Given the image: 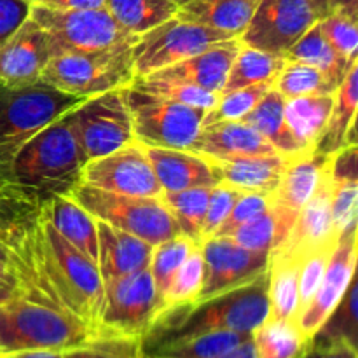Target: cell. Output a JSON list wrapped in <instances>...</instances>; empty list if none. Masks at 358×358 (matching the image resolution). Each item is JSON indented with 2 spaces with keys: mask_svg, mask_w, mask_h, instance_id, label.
<instances>
[{
  "mask_svg": "<svg viewBox=\"0 0 358 358\" xmlns=\"http://www.w3.org/2000/svg\"><path fill=\"white\" fill-rule=\"evenodd\" d=\"M334 343H348L358 348V289L355 278L350 283L341 303L313 336L311 348L329 346Z\"/></svg>",
  "mask_w": 358,
  "mask_h": 358,
  "instance_id": "37",
  "label": "cell"
},
{
  "mask_svg": "<svg viewBox=\"0 0 358 358\" xmlns=\"http://www.w3.org/2000/svg\"><path fill=\"white\" fill-rule=\"evenodd\" d=\"M303 262L269 255L268 261V318L287 320L296 317L299 304V271Z\"/></svg>",
  "mask_w": 358,
  "mask_h": 358,
  "instance_id": "33",
  "label": "cell"
},
{
  "mask_svg": "<svg viewBox=\"0 0 358 358\" xmlns=\"http://www.w3.org/2000/svg\"><path fill=\"white\" fill-rule=\"evenodd\" d=\"M87 98L56 90L44 80L24 86L0 84V168L10 170L14 154L63 114Z\"/></svg>",
  "mask_w": 358,
  "mask_h": 358,
  "instance_id": "6",
  "label": "cell"
},
{
  "mask_svg": "<svg viewBox=\"0 0 358 358\" xmlns=\"http://www.w3.org/2000/svg\"><path fill=\"white\" fill-rule=\"evenodd\" d=\"M329 13H343L358 20V0H329Z\"/></svg>",
  "mask_w": 358,
  "mask_h": 358,
  "instance_id": "54",
  "label": "cell"
},
{
  "mask_svg": "<svg viewBox=\"0 0 358 358\" xmlns=\"http://www.w3.org/2000/svg\"><path fill=\"white\" fill-rule=\"evenodd\" d=\"M357 229L341 234L325 268L320 287L306 308L294 318L308 339H313L329 315L341 303L350 283L355 278L357 268Z\"/></svg>",
  "mask_w": 358,
  "mask_h": 358,
  "instance_id": "18",
  "label": "cell"
},
{
  "mask_svg": "<svg viewBox=\"0 0 358 358\" xmlns=\"http://www.w3.org/2000/svg\"><path fill=\"white\" fill-rule=\"evenodd\" d=\"M334 100L336 93L285 100L283 105L285 124L304 152L317 149L318 140L331 117Z\"/></svg>",
  "mask_w": 358,
  "mask_h": 358,
  "instance_id": "28",
  "label": "cell"
},
{
  "mask_svg": "<svg viewBox=\"0 0 358 358\" xmlns=\"http://www.w3.org/2000/svg\"><path fill=\"white\" fill-rule=\"evenodd\" d=\"M98 269L103 282L149 268L152 245L96 220Z\"/></svg>",
  "mask_w": 358,
  "mask_h": 358,
  "instance_id": "23",
  "label": "cell"
},
{
  "mask_svg": "<svg viewBox=\"0 0 358 358\" xmlns=\"http://www.w3.org/2000/svg\"><path fill=\"white\" fill-rule=\"evenodd\" d=\"M159 315L149 268L103 282L98 336L143 339Z\"/></svg>",
  "mask_w": 358,
  "mask_h": 358,
  "instance_id": "11",
  "label": "cell"
},
{
  "mask_svg": "<svg viewBox=\"0 0 358 358\" xmlns=\"http://www.w3.org/2000/svg\"><path fill=\"white\" fill-rule=\"evenodd\" d=\"M196 245L199 243L192 241L191 238L184 236V234H177V236L170 238V240L163 241V243L156 245V247L152 248L149 271L150 275H152L154 287H156L159 311L161 303H163L164 294H166L171 280L177 275V271L180 269V266L184 264L185 259L189 257V254L194 250ZM157 317H159V315H157Z\"/></svg>",
  "mask_w": 358,
  "mask_h": 358,
  "instance_id": "39",
  "label": "cell"
},
{
  "mask_svg": "<svg viewBox=\"0 0 358 358\" xmlns=\"http://www.w3.org/2000/svg\"><path fill=\"white\" fill-rule=\"evenodd\" d=\"M145 152L163 192L213 187L219 184V173L212 161L191 150L145 147Z\"/></svg>",
  "mask_w": 358,
  "mask_h": 358,
  "instance_id": "21",
  "label": "cell"
},
{
  "mask_svg": "<svg viewBox=\"0 0 358 358\" xmlns=\"http://www.w3.org/2000/svg\"><path fill=\"white\" fill-rule=\"evenodd\" d=\"M304 358H358V348L348 343H334L329 346H313Z\"/></svg>",
  "mask_w": 358,
  "mask_h": 358,
  "instance_id": "53",
  "label": "cell"
},
{
  "mask_svg": "<svg viewBox=\"0 0 358 358\" xmlns=\"http://www.w3.org/2000/svg\"><path fill=\"white\" fill-rule=\"evenodd\" d=\"M234 38L226 31L212 30L203 24L173 16L145 31L133 45L135 77H145L161 69L198 55L215 42Z\"/></svg>",
  "mask_w": 358,
  "mask_h": 358,
  "instance_id": "13",
  "label": "cell"
},
{
  "mask_svg": "<svg viewBox=\"0 0 358 358\" xmlns=\"http://www.w3.org/2000/svg\"><path fill=\"white\" fill-rule=\"evenodd\" d=\"M332 177L331 161L325 168L317 191L313 192L306 205L299 210L292 229L289 231L285 240L273 248L269 255L290 257L303 262L317 250L324 247H336L339 238L336 236L332 226Z\"/></svg>",
  "mask_w": 358,
  "mask_h": 358,
  "instance_id": "17",
  "label": "cell"
},
{
  "mask_svg": "<svg viewBox=\"0 0 358 358\" xmlns=\"http://www.w3.org/2000/svg\"><path fill=\"white\" fill-rule=\"evenodd\" d=\"M133 45L56 55L45 65L42 80L83 98L121 90L135 80Z\"/></svg>",
  "mask_w": 358,
  "mask_h": 358,
  "instance_id": "8",
  "label": "cell"
},
{
  "mask_svg": "<svg viewBox=\"0 0 358 358\" xmlns=\"http://www.w3.org/2000/svg\"><path fill=\"white\" fill-rule=\"evenodd\" d=\"M30 17L44 30L52 56L133 45L138 41L136 35L119 27L105 7L55 10L31 6Z\"/></svg>",
  "mask_w": 358,
  "mask_h": 358,
  "instance_id": "10",
  "label": "cell"
},
{
  "mask_svg": "<svg viewBox=\"0 0 358 358\" xmlns=\"http://www.w3.org/2000/svg\"><path fill=\"white\" fill-rule=\"evenodd\" d=\"M358 105V62L353 63L352 69L345 76L343 83L336 90L334 107L331 117L325 124L324 133L317 143V152L324 156H332L343 147H346L348 129L355 124Z\"/></svg>",
  "mask_w": 358,
  "mask_h": 358,
  "instance_id": "29",
  "label": "cell"
},
{
  "mask_svg": "<svg viewBox=\"0 0 358 358\" xmlns=\"http://www.w3.org/2000/svg\"><path fill=\"white\" fill-rule=\"evenodd\" d=\"M62 358H145L142 339L96 336L84 345L62 353Z\"/></svg>",
  "mask_w": 358,
  "mask_h": 358,
  "instance_id": "45",
  "label": "cell"
},
{
  "mask_svg": "<svg viewBox=\"0 0 358 358\" xmlns=\"http://www.w3.org/2000/svg\"><path fill=\"white\" fill-rule=\"evenodd\" d=\"M66 196L79 203L96 220L133 234L152 247L180 234L177 220L159 198L117 194L77 184Z\"/></svg>",
  "mask_w": 358,
  "mask_h": 358,
  "instance_id": "7",
  "label": "cell"
},
{
  "mask_svg": "<svg viewBox=\"0 0 358 358\" xmlns=\"http://www.w3.org/2000/svg\"><path fill=\"white\" fill-rule=\"evenodd\" d=\"M122 90L124 87L96 94L72 108L73 126L86 163L135 142Z\"/></svg>",
  "mask_w": 358,
  "mask_h": 358,
  "instance_id": "12",
  "label": "cell"
},
{
  "mask_svg": "<svg viewBox=\"0 0 358 358\" xmlns=\"http://www.w3.org/2000/svg\"><path fill=\"white\" fill-rule=\"evenodd\" d=\"M52 58L44 30L28 17L9 38L0 44V84L24 86L42 79Z\"/></svg>",
  "mask_w": 358,
  "mask_h": 358,
  "instance_id": "19",
  "label": "cell"
},
{
  "mask_svg": "<svg viewBox=\"0 0 358 358\" xmlns=\"http://www.w3.org/2000/svg\"><path fill=\"white\" fill-rule=\"evenodd\" d=\"M23 292L16 280H0V304Z\"/></svg>",
  "mask_w": 358,
  "mask_h": 358,
  "instance_id": "56",
  "label": "cell"
},
{
  "mask_svg": "<svg viewBox=\"0 0 358 358\" xmlns=\"http://www.w3.org/2000/svg\"><path fill=\"white\" fill-rule=\"evenodd\" d=\"M331 156L311 150L287 159L278 187L269 194V201L276 206L299 213L308 199L317 191Z\"/></svg>",
  "mask_w": 358,
  "mask_h": 358,
  "instance_id": "25",
  "label": "cell"
},
{
  "mask_svg": "<svg viewBox=\"0 0 358 358\" xmlns=\"http://www.w3.org/2000/svg\"><path fill=\"white\" fill-rule=\"evenodd\" d=\"M135 142L156 149L189 150L203 126L206 110L145 93L133 86L124 90Z\"/></svg>",
  "mask_w": 358,
  "mask_h": 358,
  "instance_id": "9",
  "label": "cell"
},
{
  "mask_svg": "<svg viewBox=\"0 0 358 358\" xmlns=\"http://www.w3.org/2000/svg\"><path fill=\"white\" fill-rule=\"evenodd\" d=\"M358 20L343 13H329L318 21L324 37L348 62L358 59Z\"/></svg>",
  "mask_w": 358,
  "mask_h": 358,
  "instance_id": "46",
  "label": "cell"
},
{
  "mask_svg": "<svg viewBox=\"0 0 358 358\" xmlns=\"http://www.w3.org/2000/svg\"><path fill=\"white\" fill-rule=\"evenodd\" d=\"M0 280H16V276H14L10 266L3 264V262H0ZM16 282H17V280H16Z\"/></svg>",
  "mask_w": 358,
  "mask_h": 358,
  "instance_id": "59",
  "label": "cell"
},
{
  "mask_svg": "<svg viewBox=\"0 0 358 358\" xmlns=\"http://www.w3.org/2000/svg\"><path fill=\"white\" fill-rule=\"evenodd\" d=\"M217 358H255V350H254V343H252V336L247 339V341H243L241 345H238L234 350H231V352L224 353V355H220Z\"/></svg>",
  "mask_w": 358,
  "mask_h": 358,
  "instance_id": "55",
  "label": "cell"
},
{
  "mask_svg": "<svg viewBox=\"0 0 358 358\" xmlns=\"http://www.w3.org/2000/svg\"><path fill=\"white\" fill-rule=\"evenodd\" d=\"M271 201H269V194H261V192H243L234 203L233 210H231L229 217L226 222L219 227L213 236H229L234 229H238L243 224L250 222L255 217L264 213L269 208Z\"/></svg>",
  "mask_w": 358,
  "mask_h": 358,
  "instance_id": "50",
  "label": "cell"
},
{
  "mask_svg": "<svg viewBox=\"0 0 358 358\" xmlns=\"http://www.w3.org/2000/svg\"><path fill=\"white\" fill-rule=\"evenodd\" d=\"M315 7L318 9V13L322 14V17L329 13V0H310Z\"/></svg>",
  "mask_w": 358,
  "mask_h": 358,
  "instance_id": "60",
  "label": "cell"
},
{
  "mask_svg": "<svg viewBox=\"0 0 358 358\" xmlns=\"http://www.w3.org/2000/svg\"><path fill=\"white\" fill-rule=\"evenodd\" d=\"M189 150L203 157L275 156L276 149L243 121L203 122Z\"/></svg>",
  "mask_w": 358,
  "mask_h": 358,
  "instance_id": "22",
  "label": "cell"
},
{
  "mask_svg": "<svg viewBox=\"0 0 358 358\" xmlns=\"http://www.w3.org/2000/svg\"><path fill=\"white\" fill-rule=\"evenodd\" d=\"M296 219L297 213L271 203L264 213L234 229L229 238L250 250L271 252L285 240Z\"/></svg>",
  "mask_w": 358,
  "mask_h": 358,
  "instance_id": "34",
  "label": "cell"
},
{
  "mask_svg": "<svg viewBox=\"0 0 358 358\" xmlns=\"http://www.w3.org/2000/svg\"><path fill=\"white\" fill-rule=\"evenodd\" d=\"M96 336L70 311L23 292L0 304V357L24 352H66Z\"/></svg>",
  "mask_w": 358,
  "mask_h": 358,
  "instance_id": "2",
  "label": "cell"
},
{
  "mask_svg": "<svg viewBox=\"0 0 358 358\" xmlns=\"http://www.w3.org/2000/svg\"><path fill=\"white\" fill-rule=\"evenodd\" d=\"M241 194L243 192L231 187V185L222 184V182H219V184L210 189L208 206H206L205 222H203L201 241L206 240V238H212L219 231V227L226 222L234 203L238 201Z\"/></svg>",
  "mask_w": 358,
  "mask_h": 358,
  "instance_id": "48",
  "label": "cell"
},
{
  "mask_svg": "<svg viewBox=\"0 0 358 358\" xmlns=\"http://www.w3.org/2000/svg\"><path fill=\"white\" fill-rule=\"evenodd\" d=\"M273 90V83H261L254 86L240 87V90L222 93L215 107L206 112L203 122L213 121H241L245 115L250 114L255 105Z\"/></svg>",
  "mask_w": 358,
  "mask_h": 358,
  "instance_id": "44",
  "label": "cell"
},
{
  "mask_svg": "<svg viewBox=\"0 0 358 358\" xmlns=\"http://www.w3.org/2000/svg\"><path fill=\"white\" fill-rule=\"evenodd\" d=\"M0 262L10 266V269H13V273H14V255H13V252H10L9 248H7L6 245H2V243H0Z\"/></svg>",
  "mask_w": 358,
  "mask_h": 358,
  "instance_id": "58",
  "label": "cell"
},
{
  "mask_svg": "<svg viewBox=\"0 0 358 358\" xmlns=\"http://www.w3.org/2000/svg\"><path fill=\"white\" fill-rule=\"evenodd\" d=\"M205 259V282L199 299L238 289L268 271L269 252L245 248L229 236H212L199 243Z\"/></svg>",
  "mask_w": 358,
  "mask_h": 358,
  "instance_id": "16",
  "label": "cell"
},
{
  "mask_svg": "<svg viewBox=\"0 0 358 358\" xmlns=\"http://www.w3.org/2000/svg\"><path fill=\"white\" fill-rule=\"evenodd\" d=\"M129 86L145 91V93L156 94V96L168 98V100L177 101V103L187 105V107L203 108L206 112L215 107L220 96V94L210 93V91L191 86V84L170 83V80L154 79V77H135V80Z\"/></svg>",
  "mask_w": 358,
  "mask_h": 358,
  "instance_id": "43",
  "label": "cell"
},
{
  "mask_svg": "<svg viewBox=\"0 0 358 358\" xmlns=\"http://www.w3.org/2000/svg\"><path fill=\"white\" fill-rule=\"evenodd\" d=\"M30 0H0V44L30 17Z\"/></svg>",
  "mask_w": 358,
  "mask_h": 358,
  "instance_id": "51",
  "label": "cell"
},
{
  "mask_svg": "<svg viewBox=\"0 0 358 358\" xmlns=\"http://www.w3.org/2000/svg\"><path fill=\"white\" fill-rule=\"evenodd\" d=\"M105 9L119 27L140 37L171 20L178 7L173 0H105Z\"/></svg>",
  "mask_w": 358,
  "mask_h": 358,
  "instance_id": "36",
  "label": "cell"
},
{
  "mask_svg": "<svg viewBox=\"0 0 358 358\" xmlns=\"http://www.w3.org/2000/svg\"><path fill=\"white\" fill-rule=\"evenodd\" d=\"M79 184L117 194L159 198L163 194L145 147L131 142L98 159L87 161L80 171Z\"/></svg>",
  "mask_w": 358,
  "mask_h": 358,
  "instance_id": "15",
  "label": "cell"
},
{
  "mask_svg": "<svg viewBox=\"0 0 358 358\" xmlns=\"http://www.w3.org/2000/svg\"><path fill=\"white\" fill-rule=\"evenodd\" d=\"M203 282H205V259H203L201 247L196 245L194 250L189 254V257L185 259L184 264L171 280L163 303H161L159 315L170 308L196 303L201 294Z\"/></svg>",
  "mask_w": 358,
  "mask_h": 358,
  "instance_id": "41",
  "label": "cell"
},
{
  "mask_svg": "<svg viewBox=\"0 0 358 358\" xmlns=\"http://www.w3.org/2000/svg\"><path fill=\"white\" fill-rule=\"evenodd\" d=\"M86 164L72 110L31 136L10 161L14 180L44 198L66 194L80 180Z\"/></svg>",
  "mask_w": 358,
  "mask_h": 358,
  "instance_id": "4",
  "label": "cell"
},
{
  "mask_svg": "<svg viewBox=\"0 0 358 358\" xmlns=\"http://www.w3.org/2000/svg\"><path fill=\"white\" fill-rule=\"evenodd\" d=\"M252 343L255 358H304L311 348V341L292 318H266L252 332Z\"/></svg>",
  "mask_w": 358,
  "mask_h": 358,
  "instance_id": "31",
  "label": "cell"
},
{
  "mask_svg": "<svg viewBox=\"0 0 358 358\" xmlns=\"http://www.w3.org/2000/svg\"><path fill=\"white\" fill-rule=\"evenodd\" d=\"M48 198L0 170V243L14 255V276L27 296L48 299L41 278L42 212ZM52 304V303H51Z\"/></svg>",
  "mask_w": 358,
  "mask_h": 358,
  "instance_id": "5",
  "label": "cell"
},
{
  "mask_svg": "<svg viewBox=\"0 0 358 358\" xmlns=\"http://www.w3.org/2000/svg\"><path fill=\"white\" fill-rule=\"evenodd\" d=\"M320 20L322 14L310 0H259L238 38L243 45L283 56Z\"/></svg>",
  "mask_w": 358,
  "mask_h": 358,
  "instance_id": "14",
  "label": "cell"
},
{
  "mask_svg": "<svg viewBox=\"0 0 358 358\" xmlns=\"http://www.w3.org/2000/svg\"><path fill=\"white\" fill-rule=\"evenodd\" d=\"M250 336L240 332H213L157 350L150 355H145V358H217L234 350Z\"/></svg>",
  "mask_w": 358,
  "mask_h": 358,
  "instance_id": "42",
  "label": "cell"
},
{
  "mask_svg": "<svg viewBox=\"0 0 358 358\" xmlns=\"http://www.w3.org/2000/svg\"><path fill=\"white\" fill-rule=\"evenodd\" d=\"M210 189L212 187H194L187 191L163 192L161 199L166 208L177 220L180 234L191 238L196 243H201L203 222H205L206 206H208Z\"/></svg>",
  "mask_w": 358,
  "mask_h": 358,
  "instance_id": "38",
  "label": "cell"
},
{
  "mask_svg": "<svg viewBox=\"0 0 358 358\" xmlns=\"http://www.w3.org/2000/svg\"><path fill=\"white\" fill-rule=\"evenodd\" d=\"M63 352H24V353H13L0 358H62Z\"/></svg>",
  "mask_w": 358,
  "mask_h": 358,
  "instance_id": "57",
  "label": "cell"
},
{
  "mask_svg": "<svg viewBox=\"0 0 358 358\" xmlns=\"http://www.w3.org/2000/svg\"><path fill=\"white\" fill-rule=\"evenodd\" d=\"M269 315L268 271L238 289L163 311L142 339L143 353L213 332L252 334Z\"/></svg>",
  "mask_w": 358,
  "mask_h": 358,
  "instance_id": "1",
  "label": "cell"
},
{
  "mask_svg": "<svg viewBox=\"0 0 358 358\" xmlns=\"http://www.w3.org/2000/svg\"><path fill=\"white\" fill-rule=\"evenodd\" d=\"M213 163L219 182L241 192L271 194L278 187L285 170L287 157L275 156H233L206 157Z\"/></svg>",
  "mask_w": 358,
  "mask_h": 358,
  "instance_id": "24",
  "label": "cell"
},
{
  "mask_svg": "<svg viewBox=\"0 0 358 358\" xmlns=\"http://www.w3.org/2000/svg\"><path fill=\"white\" fill-rule=\"evenodd\" d=\"M283 56H285L287 62H297L315 66L325 77H329L336 86L343 83L353 63L358 62V59L357 62H348L341 55H338L336 49L324 37L318 23H315Z\"/></svg>",
  "mask_w": 358,
  "mask_h": 358,
  "instance_id": "32",
  "label": "cell"
},
{
  "mask_svg": "<svg viewBox=\"0 0 358 358\" xmlns=\"http://www.w3.org/2000/svg\"><path fill=\"white\" fill-rule=\"evenodd\" d=\"M285 63V56L241 44L240 51L234 56L233 65L227 72L222 93H229V91L240 90V87L254 86V84L275 83Z\"/></svg>",
  "mask_w": 358,
  "mask_h": 358,
  "instance_id": "35",
  "label": "cell"
},
{
  "mask_svg": "<svg viewBox=\"0 0 358 358\" xmlns=\"http://www.w3.org/2000/svg\"><path fill=\"white\" fill-rule=\"evenodd\" d=\"M240 48L241 42L238 37L215 42L198 55L173 63V65L157 70V72L145 77L170 80V83L191 84V86L201 87L210 93L220 94L224 90V84H226L227 72H229L234 56L238 55Z\"/></svg>",
  "mask_w": 358,
  "mask_h": 358,
  "instance_id": "20",
  "label": "cell"
},
{
  "mask_svg": "<svg viewBox=\"0 0 358 358\" xmlns=\"http://www.w3.org/2000/svg\"><path fill=\"white\" fill-rule=\"evenodd\" d=\"M273 87L285 100L299 96H318V94L336 93L338 86L318 69L304 63L287 62L282 72L273 83Z\"/></svg>",
  "mask_w": 358,
  "mask_h": 358,
  "instance_id": "40",
  "label": "cell"
},
{
  "mask_svg": "<svg viewBox=\"0 0 358 358\" xmlns=\"http://www.w3.org/2000/svg\"><path fill=\"white\" fill-rule=\"evenodd\" d=\"M30 3L55 10L101 9L105 7V0H30Z\"/></svg>",
  "mask_w": 358,
  "mask_h": 358,
  "instance_id": "52",
  "label": "cell"
},
{
  "mask_svg": "<svg viewBox=\"0 0 358 358\" xmlns=\"http://www.w3.org/2000/svg\"><path fill=\"white\" fill-rule=\"evenodd\" d=\"M283 105H285V98L273 87L255 105L254 110L245 115L241 121L250 126L252 129H255L262 138L268 140L280 156L289 159V157L299 156L304 150L301 149L299 143L294 140L292 133L287 128L285 117H283Z\"/></svg>",
  "mask_w": 358,
  "mask_h": 358,
  "instance_id": "30",
  "label": "cell"
},
{
  "mask_svg": "<svg viewBox=\"0 0 358 358\" xmlns=\"http://www.w3.org/2000/svg\"><path fill=\"white\" fill-rule=\"evenodd\" d=\"M331 212L336 236L357 229L358 180H332Z\"/></svg>",
  "mask_w": 358,
  "mask_h": 358,
  "instance_id": "47",
  "label": "cell"
},
{
  "mask_svg": "<svg viewBox=\"0 0 358 358\" xmlns=\"http://www.w3.org/2000/svg\"><path fill=\"white\" fill-rule=\"evenodd\" d=\"M173 2L177 3V7H182V6H185L187 2H191V0H173Z\"/></svg>",
  "mask_w": 358,
  "mask_h": 358,
  "instance_id": "61",
  "label": "cell"
},
{
  "mask_svg": "<svg viewBox=\"0 0 358 358\" xmlns=\"http://www.w3.org/2000/svg\"><path fill=\"white\" fill-rule=\"evenodd\" d=\"M257 3L259 0H191L178 7L175 16L240 37Z\"/></svg>",
  "mask_w": 358,
  "mask_h": 358,
  "instance_id": "27",
  "label": "cell"
},
{
  "mask_svg": "<svg viewBox=\"0 0 358 358\" xmlns=\"http://www.w3.org/2000/svg\"><path fill=\"white\" fill-rule=\"evenodd\" d=\"M42 283L51 303L70 311L98 334L103 280L96 262L70 245L42 212Z\"/></svg>",
  "mask_w": 358,
  "mask_h": 358,
  "instance_id": "3",
  "label": "cell"
},
{
  "mask_svg": "<svg viewBox=\"0 0 358 358\" xmlns=\"http://www.w3.org/2000/svg\"><path fill=\"white\" fill-rule=\"evenodd\" d=\"M44 217L70 245L98 264L96 219L90 212L70 196L59 194L44 203Z\"/></svg>",
  "mask_w": 358,
  "mask_h": 358,
  "instance_id": "26",
  "label": "cell"
},
{
  "mask_svg": "<svg viewBox=\"0 0 358 358\" xmlns=\"http://www.w3.org/2000/svg\"><path fill=\"white\" fill-rule=\"evenodd\" d=\"M336 247H324L320 250H317L315 254H311L310 257H306L301 264L299 271V304H297V315L304 310V308L310 304V301L313 299L315 292L320 287L322 278H324L325 268H327V262L331 259L332 252ZM294 317V318H296Z\"/></svg>",
  "mask_w": 358,
  "mask_h": 358,
  "instance_id": "49",
  "label": "cell"
}]
</instances>
